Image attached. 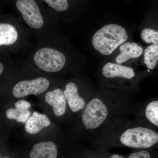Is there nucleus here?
<instances>
[{
	"instance_id": "obj_1",
	"label": "nucleus",
	"mask_w": 158,
	"mask_h": 158,
	"mask_svg": "<svg viewBox=\"0 0 158 158\" xmlns=\"http://www.w3.org/2000/svg\"><path fill=\"white\" fill-rule=\"evenodd\" d=\"M128 38L127 32L123 27L111 24L98 30L94 35L92 42L94 47L99 52L109 56L125 42Z\"/></svg>"
},
{
	"instance_id": "obj_2",
	"label": "nucleus",
	"mask_w": 158,
	"mask_h": 158,
	"mask_svg": "<svg viewBox=\"0 0 158 158\" xmlns=\"http://www.w3.org/2000/svg\"><path fill=\"white\" fill-rule=\"evenodd\" d=\"M123 144L134 148H148L157 143L158 135L152 130L136 127L126 130L120 138Z\"/></svg>"
},
{
	"instance_id": "obj_3",
	"label": "nucleus",
	"mask_w": 158,
	"mask_h": 158,
	"mask_svg": "<svg viewBox=\"0 0 158 158\" xmlns=\"http://www.w3.org/2000/svg\"><path fill=\"white\" fill-rule=\"evenodd\" d=\"M34 59L38 68L47 72H57L65 66L66 58L61 52L55 49L43 48L34 54Z\"/></svg>"
},
{
	"instance_id": "obj_4",
	"label": "nucleus",
	"mask_w": 158,
	"mask_h": 158,
	"mask_svg": "<svg viewBox=\"0 0 158 158\" xmlns=\"http://www.w3.org/2000/svg\"><path fill=\"white\" fill-rule=\"evenodd\" d=\"M108 109L99 99H92L88 103L82 115V121L87 129H93L99 127L106 120Z\"/></svg>"
},
{
	"instance_id": "obj_5",
	"label": "nucleus",
	"mask_w": 158,
	"mask_h": 158,
	"mask_svg": "<svg viewBox=\"0 0 158 158\" xmlns=\"http://www.w3.org/2000/svg\"><path fill=\"white\" fill-rule=\"evenodd\" d=\"M16 6L28 25L38 29L44 25V19L39 7L34 0H17Z\"/></svg>"
},
{
	"instance_id": "obj_6",
	"label": "nucleus",
	"mask_w": 158,
	"mask_h": 158,
	"mask_svg": "<svg viewBox=\"0 0 158 158\" xmlns=\"http://www.w3.org/2000/svg\"><path fill=\"white\" fill-rule=\"evenodd\" d=\"M49 85L48 80L44 77L21 81L15 86L12 93L16 98H21L31 94L38 95L47 90Z\"/></svg>"
},
{
	"instance_id": "obj_7",
	"label": "nucleus",
	"mask_w": 158,
	"mask_h": 158,
	"mask_svg": "<svg viewBox=\"0 0 158 158\" xmlns=\"http://www.w3.org/2000/svg\"><path fill=\"white\" fill-rule=\"evenodd\" d=\"M45 101L52 106L56 116L64 115L66 109V98L61 89L57 88L48 92L45 95Z\"/></svg>"
},
{
	"instance_id": "obj_8",
	"label": "nucleus",
	"mask_w": 158,
	"mask_h": 158,
	"mask_svg": "<svg viewBox=\"0 0 158 158\" xmlns=\"http://www.w3.org/2000/svg\"><path fill=\"white\" fill-rule=\"evenodd\" d=\"M65 98L68 100L69 107L73 112H77L84 109L85 106V100L79 95L77 85L70 82L65 86L64 91Z\"/></svg>"
},
{
	"instance_id": "obj_9",
	"label": "nucleus",
	"mask_w": 158,
	"mask_h": 158,
	"mask_svg": "<svg viewBox=\"0 0 158 158\" xmlns=\"http://www.w3.org/2000/svg\"><path fill=\"white\" fill-rule=\"evenodd\" d=\"M51 124V121L45 115L34 112L26 122V131L31 135L37 134L44 127Z\"/></svg>"
},
{
	"instance_id": "obj_10",
	"label": "nucleus",
	"mask_w": 158,
	"mask_h": 158,
	"mask_svg": "<svg viewBox=\"0 0 158 158\" xmlns=\"http://www.w3.org/2000/svg\"><path fill=\"white\" fill-rule=\"evenodd\" d=\"M102 73L104 76L107 78L123 77L130 79L135 76L132 68L111 62H108L104 66Z\"/></svg>"
},
{
	"instance_id": "obj_11",
	"label": "nucleus",
	"mask_w": 158,
	"mask_h": 158,
	"mask_svg": "<svg viewBox=\"0 0 158 158\" xmlns=\"http://www.w3.org/2000/svg\"><path fill=\"white\" fill-rule=\"evenodd\" d=\"M58 150L52 141L40 142L34 144L30 153V158H57Z\"/></svg>"
},
{
	"instance_id": "obj_12",
	"label": "nucleus",
	"mask_w": 158,
	"mask_h": 158,
	"mask_svg": "<svg viewBox=\"0 0 158 158\" xmlns=\"http://www.w3.org/2000/svg\"><path fill=\"white\" fill-rule=\"evenodd\" d=\"M120 53L116 58V61L122 64L131 59H135L143 53V49L135 43L124 42L119 48Z\"/></svg>"
},
{
	"instance_id": "obj_13",
	"label": "nucleus",
	"mask_w": 158,
	"mask_h": 158,
	"mask_svg": "<svg viewBox=\"0 0 158 158\" xmlns=\"http://www.w3.org/2000/svg\"><path fill=\"white\" fill-rule=\"evenodd\" d=\"M18 33L15 27L8 23H0V46L11 45L17 41Z\"/></svg>"
},
{
	"instance_id": "obj_14",
	"label": "nucleus",
	"mask_w": 158,
	"mask_h": 158,
	"mask_svg": "<svg viewBox=\"0 0 158 158\" xmlns=\"http://www.w3.org/2000/svg\"><path fill=\"white\" fill-rule=\"evenodd\" d=\"M158 61V45L155 44L148 47L144 51V62L149 69H153Z\"/></svg>"
},
{
	"instance_id": "obj_15",
	"label": "nucleus",
	"mask_w": 158,
	"mask_h": 158,
	"mask_svg": "<svg viewBox=\"0 0 158 158\" xmlns=\"http://www.w3.org/2000/svg\"><path fill=\"white\" fill-rule=\"evenodd\" d=\"M31 114V112L29 110L20 113L16 109L12 108L8 109L6 113V116L9 119L16 120L18 122L22 123H26Z\"/></svg>"
},
{
	"instance_id": "obj_16",
	"label": "nucleus",
	"mask_w": 158,
	"mask_h": 158,
	"mask_svg": "<svg viewBox=\"0 0 158 158\" xmlns=\"http://www.w3.org/2000/svg\"><path fill=\"white\" fill-rule=\"evenodd\" d=\"M145 114L148 119L153 124L158 126V102H151L145 110Z\"/></svg>"
},
{
	"instance_id": "obj_17",
	"label": "nucleus",
	"mask_w": 158,
	"mask_h": 158,
	"mask_svg": "<svg viewBox=\"0 0 158 158\" xmlns=\"http://www.w3.org/2000/svg\"><path fill=\"white\" fill-rule=\"evenodd\" d=\"M142 40L147 44L152 43L158 45V32L151 28L144 29L141 33Z\"/></svg>"
},
{
	"instance_id": "obj_18",
	"label": "nucleus",
	"mask_w": 158,
	"mask_h": 158,
	"mask_svg": "<svg viewBox=\"0 0 158 158\" xmlns=\"http://www.w3.org/2000/svg\"><path fill=\"white\" fill-rule=\"evenodd\" d=\"M50 7L57 11H66L69 8L67 0H44Z\"/></svg>"
},
{
	"instance_id": "obj_19",
	"label": "nucleus",
	"mask_w": 158,
	"mask_h": 158,
	"mask_svg": "<svg viewBox=\"0 0 158 158\" xmlns=\"http://www.w3.org/2000/svg\"><path fill=\"white\" fill-rule=\"evenodd\" d=\"M16 110L20 113H23L29 110L31 108V104L29 102L24 100H20L15 104Z\"/></svg>"
},
{
	"instance_id": "obj_20",
	"label": "nucleus",
	"mask_w": 158,
	"mask_h": 158,
	"mask_svg": "<svg viewBox=\"0 0 158 158\" xmlns=\"http://www.w3.org/2000/svg\"><path fill=\"white\" fill-rule=\"evenodd\" d=\"M128 158H150V156L147 151H141L139 152L133 153L130 155Z\"/></svg>"
},
{
	"instance_id": "obj_21",
	"label": "nucleus",
	"mask_w": 158,
	"mask_h": 158,
	"mask_svg": "<svg viewBox=\"0 0 158 158\" xmlns=\"http://www.w3.org/2000/svg\"><path fill=\"white\" fill-rule=\"evenodd\" d=\"M3 70H4V66L2 62H0V76L2 73Z\"/></svg>"
},
{
	"instance_id": "obj_22",
	"label": "nucleus",
	"mask_w": 158,
	"mask_h": 158,
	"mask_svg": "<svg viewBox=\"0 0 158 158\" xmlns=\"http://www.w3.org/2000/svg\"><path fill=\"white\" fill-rule=\"evenodd\" d=\"M110 158H124L122 156L119 155L115 154L112 156Z\"/></svg>"
},
{
	"instance_id": "obj_23",
	"label": "nucleus",
	"mask_w": 158,
	"mask_h": 158,
	"mask_svg": "<svg viewBox=\"0 0 158 158\" xmlns=\"http://www.w3.org/2000/svg\"></svg>"
},
{
	"instance_id": "obj_24",
	"label": "nucleus",
	"mask_w": 158,
	"mask_h": 158,
	"mask_svg": "<svg viewBox=\"0 0 158 158\" xmlns=\"http://www.w3.org/2000/svg\"><path fill=\"white\" fill-rule=\"evenodd\" d=\"M0 158H1V157H0Z\"/></svg>"
}]
</instances>
